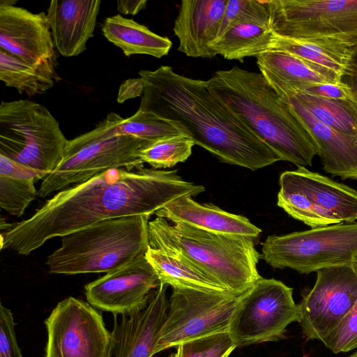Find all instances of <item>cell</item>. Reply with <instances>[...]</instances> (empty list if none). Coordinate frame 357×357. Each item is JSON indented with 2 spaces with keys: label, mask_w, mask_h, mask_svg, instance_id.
<instances>
[{
  "label": "cell",
  "mask_w": 357,
  "mask_h": 357,
  "mask_svg": "<svg viewBox=\"0 0 357 357\" xmlns=\"http://www.w3.org/2000/svg\"><path fill=\"white\" fill-rule=\"evenodd\" d=\"M204 190L183 180L177 170L110 169L58 192L32 216L1 234V248L28 255L54 237L108 219L150 216L179 197Z\"/></svg>",
  "instance_id": "6da1fadb"
},
{
  "label": "cell",
  "mask_w": 357,
  "mask_h": 357,
  "mask_svg": "<svg viewBox=\"0 0 357 357\" xmlns=\"http://www.w3.org/2000/svg\"><path fill=\"white\" fill-rule=\"evenodd\" d=\"M138 74L144 82L138 110L170 121L222 162L255 171L282 160L209 89L207 80L169 66Z\"/></svg>",
  "instance_id": "7a4b0ae2"
},
{
  "label": "cell",
  "mask_w": 357,
  "mask_h": 357,
  "mask_svg": "<svg viewBox=\"0 0 357 357\" xmlns=\"http://www.w3.org/2000/svg\"><path fill=\"white\" fill-rule=\"evenodd\" d=\"M207 84L282 160L312 166V138L261 73L234 66L215 71Z\"/></svg>",
  "instance_id": "3957f363"
},
{
  "label": "cell",
  "mask_w": 357,
  "mask_h": 357,
  "mask_svg": "<svg viewBox=\"0 0 357 357\" xmlns=\"http://www.w3.org/2000/svg\"><path fill=\"white\" fill-rule=\"evenodd\" d=\"M148 246L179 255L229 292L241 294L261 278L254 238L207 231L157 217L148 224Z\"/></svg>",
  "instance_id": "277c9868"
},
{
  "label": "cell",
  "mask_w": 357,
  "mask_h": 357,
  "mask_svg": "<svg viewBox=\"0 0 357 357\" xmlns=\"http://www.w3.org/2000/svg\"><path fill=\"white\" fill-rule=\"evenodd\" d=\"M149 215L108 219L61 237L47 257L52 274L110 273L144 254L149 244Z\"/></svg>",
  "instance_id": "5b68a950"
},
{
  "label": "cell",
  "mask_w": 357,
  "mask_h": 357,
  "mask_svg": "<svg viewBox=\"0 0 357 357\" xmlns=\"http://www.w3.org/2000/svg\"><path fill=\"white\" fill-rule=\"evenodd\" d=\"M68 142L45 106L29 100L1 101V155L49 174L63 160Z\"/></svg>",
  "instance_id": "8992f818"
},
{
  "label": "cell",
  "mask_w": 357,
  "mask_h": 357,
  "mask_svg": "<svg viewBox=\"0 0 357 357\" xmlns=\"http://www.w3.org/2000/svg\"><path fill=\"white\" fill-rule=\"evenodd\" d=\"M277 36L350 53L357 45V0H271Z\"/></svg>",
  "instance_id": "52a82bcc"
},
{
  "label": "cell",
  "mask_w": 357,
  "mask_h": 357,
  "mask_svg": "<svg viewBox=\"0 0 357 357\" xmlns=\"http://www.w3.org/2000/svg\"><path fill=\"white\" fill-rule=\"evenodd\" d=\"M357 255V222L337 223L285 235L268 236L261 258L274 268L308 274L351 266Z\"/></svg>",
  "instance_id": "ba28073f"
},
{
  "label": "cell",
  "mask_w": 357,
  "mask_h": 357,
  "mask_svg": "<svg viewBox=\"0 0 357 357\" xmlns=\"http://www.w3.org/2000/svg\"><path fill=\"white\" fill-rule=\"evenodd\" d=\"M292 293L281 281L261 277L242 293L228 331L236 347L283 338L287 326L298 321Z\"/></svg>",
  "instance_id": "9c48e42d"
},
{
  "label": "cell",
  "mask_w": 357,
  "mask_h": 357,
  "mask_svg": "<svg viewBox=\"0 0 357 357\" xmlns=\"http://www.w3.org/2000/svg\"><path fill=\"white\" fill-rule=\"evenodd\" d=\"M172 289L156 354L186 341L229 331L241 294Z\"/></svg>",
  "instance_id": "30bf717a"
},
{
  "label": "cell",
  "mask_w": 357,
  "mask_h": 357,
  "mask_svg": "<svg viewBox=\"0 0 357 357\" xmlns=\"http://www.w3.org/2000/svg\"><path fill=\"white\" fill-rule=\"evenodd\" d=\"M152 143L130 135H118L80 144L68 142L63 160L54 171L43 179L38 195L46 197L110 169L134 170L142 167L144 162L139 153Z\"/></svg>",
  "instance_id": "8fae6325"
},
{
  "label": "cell",
  "mask_w": 357,
  "mask_h": 357,
  "mask_svg": "<svg viewBox=\"0 0 357 357\" xmlns=\"http://www.w3.org/2000/svg\"><path fill=\"white\" fill-rule=\"evenodd\" d=\"M45 357H109L111 335L92 305L70 296L45 320Z\"/></svg>",
  "instance_id": "7c38bea8"
},
{
  "label": "cell",
  "mask_w": 357,
  "mask_h": 357,
  "mask_svg": "<svg viewBox=\"0 0 357 357\" xmlns=\"http://www.w3.org/2000/svg\"><path fill=\"white\" fill-rule=\"evenodd\" d=\"M357 302V275L351 266L317 271L312 289L298 306V322L307 340L322 341Z\"/></svg>",
  "instance_id": "4fadbf2b"
},
{
  "label": "cell",
  "mask_w": 357,
  "mask_h": 357,
  "mask_svg": "<svg viewBox=\"0 0 357 357\" xmlns=\"http://www.w3.org/2000/svg\"><path fill=\"white\" fill-rule=\"evenodd\" d=\"M167 286L160 284L144 303L119 314V319L114 317L109 357H151L156 354L169 305Z\"/></svg>",
  "instance_id": "5bb4252c"
},
{
  "label": "cell",
  "mask_w": 357,
  "mask_h": 357,
  "mask_svg": "<svg viewBox=\"0 0 357 357\" xmlns=\"http://www.w3.org/2000/svg\"><path fill=\"white\" fill-rule=\"evenodd\" d=\"M160 284L144 254L127 265L85 285L89 304L115 314H124L144 303Z\"/></svg>",
  "instance_id": "9a60e30c"
},
{
  "label": "cell",
  "mask_w": 357,
  "mask_h": 357,
  "mask_svg": "<svg viewBox=\"0 0 357 357\" xmlns=\"http://www.w3.org/2000/svg\"><path fill=\"white\" fill-rule=\"evenodd\" d=\"M0 50L33 65L56 60L46 13L0 5Z\"/></svg>",
  "instance_id": "2e32d148"
},
{
  "label": "cell",
  "mask_w": 357,
  "mask_h": 357,
  "mask_svg": "<svg viewBox=\"0 0 357 357\" xmlns=\"http://www.w3.org/2000/svg\"><path fill=\"white\" fill-rule=\"evenodd\" d=\"M228 0H183L173 31L178 51L192 58L217 56L212 44L218 38Z\"/></svg>",
  "instance_id": "e0dca14e"
},
{
  "label": "cell",
  "mask_w": 357,
  "mask_h": 357,
  "mask_svg": "<svg viewBox=\"0 0 357 357\" xmlns=\"http://www.w3.org/2000/svg\"><path fill=\"white\" fill-rule=\"evenodd\" d=\"M278 95L310 135L324 170L342 180L357 181V136L333 130L318 121L291 97Z\"/></svg>",
  "instance_id": "ac0fdd59"
},
{
  "label": "cell",
  "mask_w": 357,
  "mask_h": 357,
  "mask_svg": "<svg viewBox=\"0 0 357 357\" xmlns=\"http://www.w3.org/2000/svg\"><path fill=\"white\" fill-rule=\"evenodd\" d=\"M100 0H53L47 10L55 48L64 57L80 54L93 36Z\"/></svg>",
  "instance_id": "d6986e66"
},
{
  "label": "cell",
  "mask_w": 357,
  "mask_h": 357,
  "mask_svg": "<svg viewBox=\"0 0 357 357\" xmlns=\"http://www.w3.org/2000/svg\"><path fill=\"white\" fill-rule=\"evenodd\" d=\"M155 214L172 222H183L220 234L255 238L261 231L244 216L228 213L212 204H201L189 196L171 202Z\"/></svg>",
  "instance_id": "ffe728a7"
},
{
  "label": "cell",
  "mask_w": 357,
  "mask_h": 357,
  "mask_svg": "<svg viewBox=\"0 0 357 357\" xmlns=\"http://www.w3.org/2000/svg\"><path fill=\"white\" fill-rule=\"evenodd\" d=\"M310 195L320 215L331 225L357 220V191L305 167L286 171Z\"/></svg>",
  "instance_id": "44dd1931"
},
{
  "label": "cell",
  "mask_w": 357,
  "mask_h": 357,
  "mask_svg": "<svg viewBox=\"0 0 357 357\" xmlns=\"http://www.w3.org/2000/svg\"><path fill=\"white\" fill-rule=\"evenodd\" d=\"M181 134L185 133L170 121L137 110L135 114L127 119H123L116 113L110 112L93 130L69 140V142L80 144L118 135H130L144 141L155 142Z\"/></svg>",
  "instance_id": "7402d4cb"
},
{
  "label": "cell",
  "mask_w": 357,
  "mask_h": 357,
  "mask_svg": "<svg viewBox=\"0 0 357 357\" xmlns=\"http://www.w3.org/2000/svg\"><path fill=\"white\" fill-rule=\"evenodd\" d=\"M278 94L287 95L314 118L333 130L357 136V102L351 99H326L292 89L276 77L261 73Z\"/></svg>",
  "instance_id": "603a6c76"
},
{
  "label": "cell",
  "mask_w": 357,
  "mask_h": 357,
  "mask_svg": "<svg viewBox=\"0 0 357 357\" xmlns=\"http://www.w3.org/2000/svg\"><path fill=\"white\" fill-rule=\"evenodd\" d=\"M102 31L104 36L121 49L126 56L146 54L160 59L167 56L172 42L167 37L151 31L147 26L120 14L105 19Z\"/></svg>",
  "instance_id": "cb8c5ba5"
},
{
  "label": "cell",
  "mask_w": 357,
  "mask_h": 357,
  "mask_svg": "<svg viewBox=\"0 0 357 357\" xmlns=\"http://www.w3.org/2000/svg\"><path fill=\"white\" fill-rule=\"evenodd\" d=\"M145 257L158 277L160 284L172 288L192 289L207 292H229L201 269L174 253L149 246Z\"/></svg>",
  "instance_id": "d4e9b609"
},
{
  "label": "cell",
  "mask_w": 357,
  "mask_h": 357,
  "mask_svg": "<svg viewBox=\"0 0 357 357\" xmlns=\"http://www.w3.org/2000/svg\"><path fill=\"white\" fill-rule=\"evenodd\" d=\"M261 73L272 75L293 87L340 83V77L289 54L268 51L256 57Z\"/></svg>",
  "instance_id": "484cf974"
},
{
  "label": "cell",
  "mask_w": 357,
  "mask_h": 357,
  "mask_svg": "<svg viewBox=\"0 0 357 357\" xmlns=\"http://www.w3.org/2000/svg\"><path fill=\"white\" fill-rule=\"evenodd\" d=\"M47 174L0 154V206L20 217L38 195L35 183Z\"/></svg>",
  "instance_id": "4316f807"
},
{
  "label": "cell",
  "mask_w": 357,
  "mask_h": 357,
  "mask_svg": "<svg viewBox=\"0 0 357 357\" xmlns=\"http://www.w3.org/2000/svg\"><path fill=\"white\" fill-rule=\"evenodd\" d=\"M56 66V60L33 65L0 50L1 81L29 96L43 94L53 87L59 79Z\"/></svg>",
  "instance_id": "83f0119b"
},
{
  "label": "cell",
  "mask_w": 357,
  "mask_h": 357,
  "mask_svg": "<svg viewBox=\"0 0 357 357\" xmlns=\"http://www.w3.org/2000/svg\"><path fill=\"white\" fill-rule=\"evenodd\" d=\"M273 32L268 28L252 24H239L219 37L211 47L217 55L227 60L243 62L269 51Z\"/></svg>",
  "instance_id": "f1b7e54d"
},
{
  "label": "cell",
  "mask_w": 357,
  "mask_h": 357,
  "mask_svg": "<svg viewBox=\"0 0 357 357\" xmlns=\"http://www.w3.org/2000/svg\"><path fill=\"white\" fill-rule=\"evenodd\" d=\"M269 51H278L289 54L317 66L328 70L337 74L340 77L346 60L350 54L306 41L280 37L275 33Z\"/></svg>",
  "instance_id": "f546056e"
},
{
  "label": "cell",
  "mask_w": 357,
  "mask_h": 357,
  "mask_svg": "<svg viewBox=\"0 0 357 357\" xmlns=\"http://www.w3.org/2000/svg\"><path fill=\"white\" fill-rule=\"evenodd\" d=\"M279 184L277 204L291 217L311 228L331 225L320 215L310 195L289 177L287 172L281 174Z\"/></svg>",
  "instance_id": "4dcf8cb0"
},
{
  "label": "cell",
  "mask_w": 357,
  "mask_h": 357,
  "mask_svg": "<svg viewBox=\"0 0 357 357\" xmlns=\"http://www.w3.org/2000/svg\"><path fill=\"white\" fill-rule=\"evenodd\" d=\"M194 145L187 135H174L152 143L140 151L139 157L153 169L169 168L185 161L192 154Z\"/></svg>",
  "instance_id": "1f68e13d"
},
{
  "label": "cell",
  "mask_w": 357,
  "mask_h": 357,
  "mask_svg": "<svg viewBox=\"0 0 357 357\" xmlns=\"http://www.w3.org/2000/svg\"><path fill=\"white\" fill-rule=\"evenodd\" d=\"M268 3V1L228 0L218 38L239 24H252L269 28Z\"/></svg>",
  "instance_id": "d6a6232c"
},
{
  "label": "cell",
  "mask_w": 357,
  "mask_h": 357,
  "mask_svg": "<svg viewBox=\"0 0 357 357\" xmlns=\"http://www.w3.org/2000/svg\"><path fill=\"white\" fill-rule=\"evenodd\" d=\"M236 347L229 332H223L182 342L169 357H228Z\"/></svg>",
  "instance_id": "836d02e7"
},
{
  "label": "cell",
  "mask_w": 357,
  "mask_h": 357,
  "mask_svg": "<svg viewBox=\"0 0 357 357\" xmlns=\"http://www.w3.org/2000/svg\"><path fill=\"white\" fill-rule=\"evenodd\" d=\"M321 342L334 354L347 352L357 347V302Z\"/></svg>",
  "instance_id": "e575fe53"
},
{
  "label": "cell",
  "mask_w": 357,
  "mask_h": 357,
  "mask_svg": "<svg viewBox=\"0 0 357 357\" xmlns=\"http://www.w3.org/2000/svg\"><path fill=\"white\" fill-rule=\"evenodd\" d=\"M11 310L0 305V357H23L19 348Z\"/></svg>",
  "instance_id": "d590c367"
},
{
  "label": "cell",
  "mask_w": 357,
  "mask_h": 357,
  "mask_svg": "<svg viewBox=\"0 0 357 357\" xmlns=\"http://www.w3.org/2000/svg\"><path fill=\"white\" fill-rule=\"evenodd\" d=\"M284 84L292 89L300 90L310 95L322 98L351 99L346 88L344 86H342L340 83L316 84L312 85L301 86L298 87H293L288 85L286 83Z\"/></svg>",
  "instance_id": "8d00e7d4"
},
{
  "label": "cell",
  "mask_w": 357,
  "mask_h": 357,
  "mask_svg": "<svg viewBox=\"0 0 357 357\" xmlns=\"http://www.w3.org/2000/svg\"><path fill=\"white\" fill-rule=\"evenodd\" d=\"M340 83L346 88L351 99L357 102V45L346 60Z\"/></svg>",
  "instance_id": "74e56055"
},
{
  "label": "cell",
  "mask_w": 357,
  "mask_h": 357,
  "mask_svg": "<svg viewBox=\"0 0 357 357\" xmlns=\"http://www.w3.org/2000/svg\"><path fill=\"white\" fill-rule=\"evenodd\" d=\"M143 92L144 82L142 78L128 79L119 87L117 102L123 103L128 99L142 96Z\"/></svg>",
  "instance_id": "f35d334b"
},
{
  "label": "cell",
  "mask_w": 357,
  "mask_h": 357,
  "mask_svg": "<svg viewBox=\"0 0 357 357\" xmlns=\"http://www.w3.org/2000/svg\"><path fill=\"white\" fill-rule=\"evenodd\" d=\"M146 0L117 1L116 9L123 15H136L146 6Z\"/></svg>",
  "instance_id": "ab89813d"
},
{
  "label": "cell",
  "mask_w": 357,
  "mask_h": 357,
  "mask_svg": "<svg viewBox=\"0 0 357 357\" xmlns=\"http://www.w3.org/2000/svg\"><path fill=\"white\" fill-rule=\"evenodd\" d=\"M351 267L357 275V255L355 257V258L353 260V262L351 264Z\"/></svg>",
  "instance_id": "60d3db41"
},
{
  "label": "cell",
  "mask_w": 357,
  "mask_h": 357,
  "mask_svg": "<svg viewBox=\"0 0 357 357\" xmlns=\"http://www.w3.org/2000/svg\"><path fill=\"white\" fill-rule=\"evenodd\" d=\"M348 357H357V351H356L355 353H354L353 354H351V356H349Z\"/></svg>",
  "instance_id": "b9f144b4"
}]
</instances>
